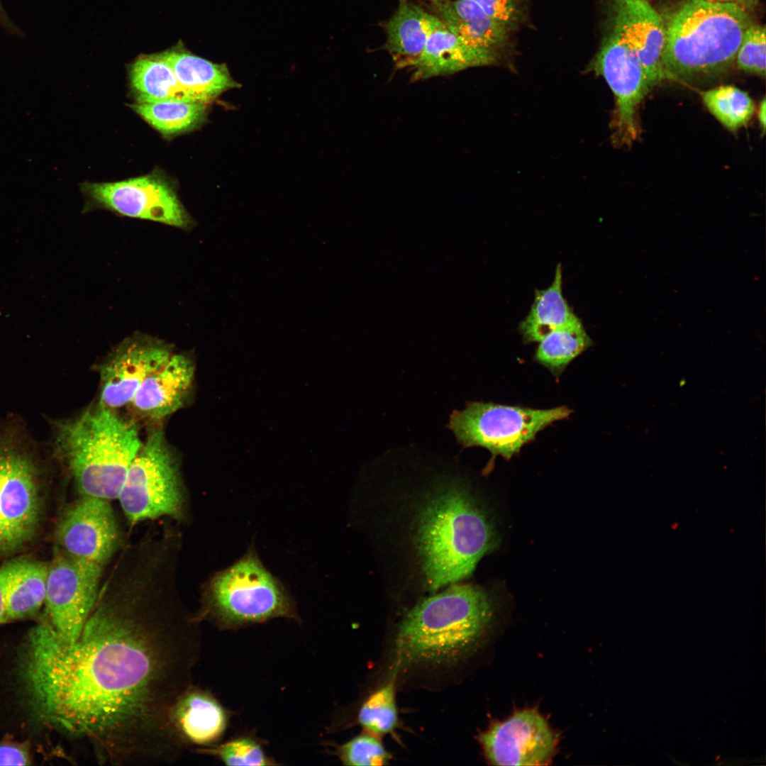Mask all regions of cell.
<instances>
[{
    "label": "cell",
    "mask_w": 766,
    "mask_h": 766,
    "mask_svg": "<svg viewBox=\"0 0 766 766\" xmlns=\"http://www.w3.org/2000/svg\"><path fill=\"white\" fill-rule=\"evenodd\" d=\"M99 592L75 641L47 620L26 635L18 674L35 721L88 745L101 764L177 760L173 709L192 685L198 619L155 590Z\"/></svg>",
    "instance_id": "cell-1"
},
{
    "label": "cell",
    "mask_w": 766,
    "mask_h": 766,
    "mask_svg": "<svg viewBox=\"0 0 766 766\" xmlns=\"http://www.w3.org/2000/svg\"><path fill=\"white\" fill-rule=\"evenodd\" d=\"M491 601L481 589L453 585L411 609L400 622L394 653L401 665L450 667L478 646L490 623Z\"/></svg>",
    "instance_id": "cell-2"
},
{
    "label": "cell",
    "mask_w": 766,
    "mask_h": 766,
    "mask_svg": "<svg viewBox=\"0 0 766 766\" xmlns=\"http://www.w3.org/2000/svg\"><path fill=\"white\" fill-rule=\"evenodd\" d=\"M52 428V454L68 467L82 496L118 499L140 448L137 425L100 404Z\"/></svg>",
    "instance_id": "cell-3"
},
{
    "label": "cell",
    "mask_w": 766,
    "mask_h": 766,
    "mask_svg": "<svg viewBox=\"0 0 766 766\" xmlns=\"http://www.w3.org/2000/svg\"><path fill=\"white\" fill-rule=\"evenodd\" d=\"M661 15L666 33L664 79L684 81L728 69L753 23L747 8L707 0H681Z\"/></svg>",
    "instance_id": "cell-4"
},
{
    "label": "cell",
    "mask_w": 766,
    "mask_h": 766,
    "mask_svg": "<svg viewBox=\"0 0 766 766\" xmlns=\"http://www.w3.org/2000/svg\"><path fill=\"white\" fill-rule=\"evenodd\" d=\"M423 510L417 545L431 590L471 574L496 544L493 527L464 488L453 487L431 499Z\"/></svg>",
    "instance_id": "cell-5"
},
{
    "label": "cell",
    "mask_w": 766,
    "mask_h": 766,
    "mask_svg": "<svg viewBox=\"0 0 766 766\" xmlns=\"http://www.w3.org/2000/svg\"><path fill=\"white\" fill-rule=\"evenodd\" d=\"M41 454L23 426L0 421V555L28 545L39 529Z\"/></svg>",
    "instance_id": "cell-6"
},
{
    "label": "cell",
    "mask_w": 766,
    "mask_h": 766,
    "mask_svg": "<svg viewBox=\"0 0 766 766\" xmlns=\"http://www.w3.org/2000/svg\"><path fill=\"white\" fill-rule=\"evenodd\" d=\"M204 603L203 614L222 629L276 618L299 620L288 590L265 567L253 547L214 574L208 584Z\"/></svg>",
    "instance_id": "cell-7"
},
{
    "label": "cell",
    "mask_w": 766,
    "mask_h": 766,
    "mask_svg": "<svg viewBox=\"0 0 766 766\" xmlns=\"http://www.w3.org/2000/svg\"><path fill=\"white\" fill-rule=\"evenodd\" d=\"M572 412L565 406L538 409L470 401L463 410L453 411L447 427L463 448L482 447L492 457L500 455L509 460L540 431Z\"/></svg>",
    "instance_id": "cell-8"
},
{
    "label": "cell",
    "mask_w": 766,
    "mask_h": 766,
    "mask_svg": "<svg viewBox=\"0 0 766 766\" xmlns=\"http://www.w3.org/2000/svg\"><path fill=\"white\" fill-rule=\"evenodd\" d=\"M118 499L131 523L180 513L184 494L179 464L162 429H154L143 441Z\"/></svg>",
    "instance_id": "cell-9"
},
{
    "label": "cell",
    "mask_w": 766,
    "mask_h": 766,
    "mask_svg": "<svg viewBox=\"0 0 766 766\" xmlns=\"http://www.w3.org/2000/svg\"><path fill=\"white\" fill-rule=\"evenodd\" d=\"M86 210L105 209L130 218L190 231L196 225L163 177L148 174L113 182H85Z\"/></svg>",
    "instance_id": "cell-10"
},
{
    "label": "cell",
    "mask_w": 766,
    "mask_h": 766,
    "mask_svg": "<svg viewBox=\"0 0 766 766\" xmlns=\"http://www.w3.org/2000/svg\"><path fill=\"white\" fill-rule=\"evenodd\" d=\"M590 68L605 79L615 98L613 142L631 145L639 136L638 109L650 88L638 57L612 21Z\"/></svg>",
    "instance_id": "cell-11"
},
{
    "label": "cell",
    "mask_w": 766,
    "mask_h": 766,
    "mask_svg": "<svg viewBox=\"0 0 766 766\" xmlns=\"http://www.w3.org/2000/svg\"><path fill=\"white\" fill-rule=\"evenodd\" d=\"M102 566L57 551L49 563L47 620L67 641H75L99 594Z\"/></svg>",
    "instance_id": "cell-12"
},
{
    "label": "cell",
    "mask_w": 766,
    "mask_h": 766,
    "mask_svg": "<svg viewBox=\"0 0 766 766\" xmlns=\"http://www.w3.org/2000/svg\"><path fill=\"white\" fill-rule=\"evenodd\" d=\"M173 353L172 346L150 335L136 334L123 340L99 367L98 404L113 410L130 404L145 378Z\"/></svg>",
    "instance_id": "cell-13"
},
{
    "label": "cell",
    "mask_w": 766,
    "mask_h": 766,
    "mask_svg": "<svg viewBox=\"0 0 766 766\" xmlns=\"http://www.w3.org/2000/svg\"><path fill=\"white\" fill-rule=\"evenodd\" d=\"M479 740L487 759L496 765H548L557 743L547 721L533 709L493 723Z\"/></svg>",
    "instance_id": "cell-14"
},
{
    "label": "cell",
    "mask_w": 766,
    "mask_h": 766,
    "mask_svg": "<svg viewBox=\"0 0 766 766\" xmlns=\"http://www.w3.org/2000/svg\"><path fill=\"white\" fill-rule=\"evenodd\" d=\"M56 537L65 553L102 566L116 550L120 534L109 501L82 496L64 513Z\"/></svg>",
    "instance_id": "cell-15"
},
{
    "label": "cell",
    "mask_w": 766,
    "mask_h": 766,
    "mask_svg": "<svg viewBox=\"0 0 766 766\" xmlns=\"http://www.w3.org/2000/svg\"><path fill=\"white\" fill-rule=\"evenodd\" d=\"M428 8L467 46L482 55L489 65L504 60L509 51L511 33L474 0H428Z\"/></svg>",
    "instance_id": "cell-16"
},
{
    "label": "cell",
    "mask_w": 766,
    "mask_h": 766,
    "mask_svg": "<svg viewBox=\"0 0 766 766\" xmlns=\"http://www.w3.org/2000/svg\"><path fill=\"white\" fill-rule=\"evenodd\" d=\"M611 1V20L638 57L650 89L664 79L661 59L666 33L662 15L645 0Z\"/></svg>",
    "instance_id": "cell-17"
},
{
    "label": "cell",
    "mask_w": 766,
    "mask_h": 766,
    "mask_svg": "<svg viewBox=\"0 0 766 766\" xmlns=\"http://www.w3.org/2000/svg\"><path fill=\"white\" fill-rule=\"evenodd\" d=\"M195 362L184 353H173L141 383L131 402L140 415L161 420L183 408L192 398Z\"/></svg>",
    "instance_id": "cell-18"
},
{
    "label": "cell",
    "mask_w": 766,
    "mask_h": 766,
    "mask_svg": "<svg viewBox=\"0 0 766 766\" xmlns=\"http://www.w3.org/2000/svg\"><path fill=\"white\" fill-rule=\"evenodd\" d=\"M49 563L17 557L0 567L6 622L36 616L45 602Z\"/></svg>",
    "instance_id": "cell-19"
},
{
    "label": "cell",
    "mask_w": 766,
    "mask_h": 766,
    "mask_svg": "<svg viewBox=\"0 0 766 766\" xmlns=\"http://www.w3.org/2000/svg\"><path fill=\"white\" fill-rule=\"evenodd\" d=\"M172 719L186 745H209L224 733L228 715L209 692L192 686L177 701Z\"/></svg>",
    "instance_id": "cell-20"
},
{
    "label": "cell",
    "mask_w": 766,
    "mask_h": 766,
    "mask_svg": "<svg viewBox=\"0 0 766 766\" xmlns=\"http://www.w3.org/2000/svg\"><path fill=\"white\" fill-rule=\"evenodd\" d=\"M179 84L194 100L210 104L226 91L239 88L226 63H216L183 49L159 53Z\"/></svg>",
    "instance_id": "cell-21"
},
{
    "label": "cell",
    "mask_w": 766,
    "mask_h": 766,
    "mask_svg": "<svg viewBox=\"0 0 766 766\" xmlns=\"http://www.w3.org/2000/svg\"><path fill=\"white\" fill-rule=\"evenodd\" d=\"M482 66H489L487 60L440 21L429 35L422 53L410 67L413 70V79L416 81Z\"/></svg>",
    "instance_id": "cell-22"
},
{
    "label": "cell",
    "mask_w": 766,
    "mask_h": 766,
    "mask_svg": "<svg viewBox=\"0 0 766 766\" xmlns=\"http://www.w3.org/2000/svg\"><path fill=\"white\" fill-rule=\"evenodd\" d=\"M440 23L429 11L409 0H399L396 12L385 25V47L399 68L411 66Z\"/></svg>",
    "instance_id": "cell-23"
},
{
    "label": "cell",
    "mask_w": 766,
    "mask_h": 766,
    "mask_svg": "<svg viewBox=\"0 0 766 766\" xmlns=\"http://www.w3.org/2000/svg\"><path fill=\"white\" fill-rule=\"evenodd\" d=\"M578 319L563 296L562 271L561 265L558 264L551 285L535 291L529 313L518 328L524 341L539 343L553 331Z\"/></svg>",
    "instance_id": "cell-24"
},
{
    "label": "cell",
    "mask_w": 766,
    "mask_h": 766,
    "mask_svg": "<svg viewBox=\"0 0 766 766\" xmlns=\"http://www.w3.org/2000/svg\"><path fill=\"white\" fill-rule=\"evenodd\" d=\"M131 87L138 103L194 100L179 84L170 66L159 55H142L130 68Z\"/></svg>",
    "instance_id": "cell-25"
},
{
    "label": "cell",
    "mask_w": 766,
    "mask_h": 766,
    "mask_svg": "<svg viewBox=\"0 0 766 766\" xmlns=\"http://www.w3.org/2000/svg\"><path fill=\"white\" fill-rule=\"evenodd\" d=\"M131 107L165 136H174L198 128L207 120L209 104L194 100L136 102Z\"/></svg>",
    "instance_id": "cell-26"
},
{
    "label": "cell",
    "mask_w": 766,
    "mask_h": 766,
    "mask_svg": "<svg viewBox=\"0 0 766 766\" xmlns=\"http://www.w3.org/2000/svg\"><path fill=\"white\" fill-rule=\"evenodd\" d=\"M592 345V340L579 318L553 331L539 342L535 360L560 376L567 366Z\"/></svg>",
    "instance_id": "cell-27"
},
{
    "label": "cell",
    "mask_w": 766,
    "mask_h": 766,
    "mask_svg": "<svg viewBox=\"0 0 766 766\" xmlns=\"http://www.w3.org/2000/svg\"><path fill=\"white\" fill-rule=\"evenodd\" d=\"M705 106L726 128L736 131L751 119L755 106L747 92L724 85L701 93Z\"/></svg>",
    "instance_id": "cell-28"
},
{
    "label": "cell",
    "mask_w": 766,
    "mask_h": 766,
    "mask_svg": "<svg viewBox=\"0 0 766 766\" xmlns=\"http://www.w3.org/2000/svg\"><path fill=\"white\" fill-rule=\"evenodd\" d=\"M358 723L377 736L394 731L399 716L393 682L384 684L372 692L360 706Z\"/></svg>",
    "instance_id": "cell-29"
},
{
    "label": "cell",
    "mask_w": 766,
    "mask_h": 766,
    "mask_svg": "<svg viewBox=\"0 0 766 766\" xmlns=\"http://www.w3.org/2000/svg\"><path fill=\"white\" fill-rule=\"evenodd\" d=\"M338 755L343 765L353 766L384 765L391 759L378 737L367 732L340 745Z\"/></svg>",
    "instance_id": "cell-30"
},
{
    "label": "cell",
    "mask_w": 766,
    "mask_h": 766,
    "mask_svg": "<svg viewBox=\"0 0 766 766\" xmlns=\"http://www.w3.org/2000/svg\"><path fill=\"white\" fill-rule=\"evenodd\" d=\"M226 765H272L275 763L263 751L260 744L250 737H239L204 750Z\"/></svg>",
    "instance_id": "cell-31"
},
{
    "label": "cell",
    "mask_w": 766,
    "mask_h": 766,
    "mask_svg": "<svg viewBox=\"0 0 766 766\" xmlns=\"http://www.w3.org/2000/svg\"><path fill=\"white\" fill-rule=\"evenodd\" d=\"M765 28L753 23L745 32L736 60L738 69L760 77L765 75Z\"/></svg>",
    "instance_id": "cell-32"
},
{
    "label": "cell",
    "mask_w": 766,
    "mask_h": 766,
    "mask_svg": "<svg viewBox=\"0 0 766 766\" xmlns=\"http://www.w3.org/2000/svg\"><path fill=\"white\" fill-rule=\"evenodd\" d=\"M474 1L489 16L510 33L518 28L526 18V0Z\"/></svg>",
    "instance_id": "cell-33"
},
{
    "label": "cell",
    "mask_w": 766,
    "mask_h": 766,
    "mask_svg": "<svg viewBox=\"0 0 766 766\" xmlns=\"http://www.w3.org/2000/svg\"><path fill=\"white\" fill-rule=\"evenodd\" d=\"M31 760L28 743L13 740L0 743V765H27Z\"/></svg>",
    "instance_id": "cell-34"
},
{
    "label": "cell",
    "mask_w": 766,
    "mask_h": 766,
    "mask_svg": "<svg viewBox=\"0 0 766 766\" xmlns=\"http://www.w3.org/2000/svg\"><path fill=\"white\" fill-rule=\"evenodd\" d=\"M765 115H766V101H765V98H763V99L760 102V106H759V110H758V120H759L760 126L761 127V129H762V131L763 133H765V119H766Z\"/></svg>",
    "instance_id": "cell-35"
},
{
    "label": "cell",
    "mask_w": 766,
    "mask_h": 766,
    "mask_svg": "<svg viewBox=\"0 0 766 766\" xmlns=\"http://www.w3.org/2000/svg\"><path fill=\"white\" fill-rule=\"evenodd\" d=\"M707 1H714V2H719V3H733V4H736L743 6L748 9L749 6H751L752 4H754L755 2L757 0H707Z\"/></svg>",
    "instance_id": "cell-36"
},
{
    "label": "cell",
    "mask_w": 766,
    "mask_h": 766,
    "mask_svg": "<svg viewBox=\"0 0 766 766\" xmlns=\"http://www.w3.org/2000/svg\"><path fill=\"white\" fill-rule=\"evenodd\" d=\"M5 611L4 606L3 599L0 591V625L6 623Z\"/></svg>",
    "instance_id": "cell-37"
},
{
    "label": "cell",
    "mask_w": 766,
    "mask_h": 766,
    "mask_svg": "<svg viewBox=\"0 0 766 766\" xmlns=\"http://www.w3.org/2000/svg\"><path fill=\"white\" fill-rule=\"evenodd\" d=\"M645 1H648V0H645Z\"/></svg>",
    "instance_id": "cell-38"
}]
</instances>
